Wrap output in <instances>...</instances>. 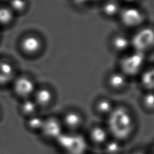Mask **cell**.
Returning a JSON list of instances; mask_svg holds the SVG:
<instances>
[{"label":"cell","instance_id":"obj_1","mask_svg":"<svg viewBox=\"0 0 154 154\" xmlns=\"http://www.w3.org/2000/svg\"><path fill=\"white\" fill-rule=\"evenodd\" d=\"M106 119V128L109 134L120 143L130 139L135 131L134 116L131 109L124 104L116 105Z\"/></svg>","mask_w":154,"mask_h":154},{"label":"cell","instance_id":"obj_14","mask_svg":"<svg viewBox=\"0 0 154 154\" xmlns=\"http://www.w3.org/2000/svg\"><path fill=\"white\" fill-rule=\"evenodd\" d=\"M116 106L110 98L106 96H101L97 98L93 104V109L97 116L106 118L111 114Z\"/></svg>","mask_w":154,"mask_h":154},{"label":"cell","instance_id":"obj_2","mask_svg":"<svg viewBox=\"0 0 154 154\" xmlns=\"http://www.w3.org/2000/svg\"><path fill=\"white\" fill-rule=\"evenodd\" d=\"M117 19L124 29L132 32L147 23V14L140 5H123Z\"/></svg>","mask_w":154,"mask_h":154},{"label":"cell","instance_id":"obj_21","mask_svg":"<svg viewBox=\"0 0 154 154\" xmlns=\"http://www.w3.org/2000/svg\"><path fill=\"white\" fill-rule=\"evenodd\" d=\"M43 119H42V118H40L39 116H37L35 115L30 118L28 122V125L29 126V128L33 129V130H41L43 125Z\"/></svg>","mask_w":154,"mask_h":154},{"label":"cell","instance_id":"obj_4","mask_svg":"<svg viewBox=\"0 0 154 154\" xmlns=\"http://www.w3.org/2000/svg\"><path fill=\"white\" fill-rule=\"evenodd\" d=\"M130 35L133 51L147 56L154 50V25L147 23Z\"/></svg>","mask_w":154,"mask_h":154},{"label":"cell","instance_id":"obj_9","mask_svg":"<svg viewBox=\"0 0 154 154\" xmlns=\"http://www.w3.org/2000/svg\"><path fill=\"white\" fill-rule=\"evenodd\" d=\"M63 128H66L71 133L78 131L82 127L85 122V118L81 112L75 109L66 111L60 118Z\"/></svg>","mask_w":154,"mask_h":154},{"label":"cell","instance_id":"obj_15","mask_svg":"<svg viewBox=\"0 0 154 154\" xmlns=\"http://www.w3.org/2000/svg\"><path fill=\"white\" fill-rule=\"evenodd\" d=\"M139 77L144 91H154V68H146Z\"/></svg>","mask_w":154,"mask_h":154},{"label":"cell","instance_id":"obj_18","mask_svg":"<svg viewBox=\"0 0 154 154\" xmlns=\"http://www.w3.org/2000/svg\"><path fill=\"white\" fill-rule=\"evenodd\" d=\"M38 106L35 103L32 99L29 98L24 100L23 102L21 104V111L24 114L32 116L36 114L38 110Z\"/></svg>","mask_w":154,"mask_h":154},{"label":"cell","instance_id":"obj_5","mask_svg":"<svg viewBox=\"0 0 154 154\" xmlns=\"http://www.w3.org/2000/svg\"><path fill=\"white\" fill-rule=\"evenodd\" d=\"M109 46L112 53L121 57L133 50L131 35L123 32H116L110 37Z\"/></svg>","mask_w":154,"mask_h":154},{"label":"cell","instance_id":"obj_23","mask_svg":"<svg viewBox=\"0 0 154 154\" xmlns=\"http://www.w3.org/2000/svg\"><path fill=\"white\" fill-rule=\"evenodd\" d=\"M103 0H90L91 3V4H98V3H100L102 2Z\"/></svg>","mask_w":154,"mask_h":154},{"label":"cell","instance_id":"obj_11","mask_svg":"<svg viewBox=\"0 0 154 154\" xmlns=\"http://www.w3.org/2000/svg\"><path fill=\"white\" fill-rule=\"evenodd\" d=\"M63 128L60 118L51 116L44 120L41 131L47 138L57 140L62 135Z\"/></svg>","mask_w":154,"mask_h":154},{"label":"cell","instance_id":"obj_19","mask_svg":"<svg viewBox=\"0 0 154 154\" xmlns=\"http://www.w3.org/2000/svg\"><path fill=\"white\" fill-rule=\"evenodd\" d=\"M13 75V68L10 64L0 62V83H5Z\"/></svg>","mask_w":154,"mask_h":154},{"label":"cell","instance_id":"obj_13","mask_svg":"<svg viewBox=\"0 0 154 154\" xmlns=\"http://www.w3.org/2000/svg\"><path fill=\"white\" fill-rule=\"evenodd\" d=\"M109 134L106 127L101 125H94L91 128L89 133V139L95 146H104L109 141Z\"/></svg>","mask_w":154,"mask_h":154},{"label":"cell","instance_id":"obj_7","mask_svg":"<svg viewBox=\"0 0 154 154\" xmlns=\"http://www.w3.org/2000/svg\"><path fill=\"white\" fill-rule=\"evenodd\" d=\"M129 79L119 70L109 72L106 79V85L108 89L114 93H120L128 89Z\"/></svg>","mask_w":154,"mask_h":154},{"label":"cell","instance_id":"obj_10","mask_svg":"<svg viewBox=\"0 0 154 154\" xmlns=\"http://www.w3.org/2000/svg\"><path fill=\"white\" fill-rule=\"evenodd\" d=\"M56 99V93L51 87L48 85L37 87L32 95V100L38 108H48L53 105Z\"/></svg>","mask_w":154,"mask_h":154},{"label":"cell","instance_id":"obj_8","mask_svg":"<svg viewBox=\"0 0 154 154\" xmlns=\"http://www.w3.org/2000/svg\"><path fill=\"white\" fill-rule=\"evenodd\" d=\"M36 89L37 86L35 81L31 77L26 76L18 77L13 85L15 94L24 100L32 97Z\"/></svg>","mask_w":154,"mask_h":154},{"label":"cell","instance_id":"obj_6","mask_svg":"<svg viewBox=\"0 0 154 154\" xmlns=\"http://www.w3.org/2000/svg\"><path fill=\"white\" fill-rule=\"evenodd\" d=\"M43 48L44 42L42 38L34 33L24 36L20 42L21 51L27 56H37L43 51Z\"/></svg>","mask_w":154,"mask_h":154},{"label":"cell","instance_id":"obj_16","mask_svg":"<svg viewBox=\"0 0 154 154\" xmlns=\"http://www.w3.org/2000/svg\"><path fill=\"white\" fill-rule=\"evenodd\" d=\"M140 103L145 112H154V91H144L140 99Z\"/></svg>","mask_w":154,"mask_h":154},{"label":"cell","instance_id":"obj_3","mask_svg":"<svg viewBox=\"0 0 154 154\" xmlns=\"http://www.w3.org/2000/svg\"><path fill=\"white\" fill-rule=\"evenodd\" d=\"M147 56L132 50L120 57L118 69L130 79L139 77L146 68Z\"/></svg>","mask_w":154,"mask_h":154},{"label":"cell","instance_id":"obj_22","mask_svg":"<svg viewBox=\"0 0 154 154\" xmlns=\"http://www.w3.org/2000/svg\"><path fill=\"white\" fill-rule=\"evenodd\" d=\"M142 0H120L123 5H139Z\"/></svg>","mask_w":154,"mask_h":154},{"label":"cell","instance_id":"obj_17","mask_svg":"<svg viewBox=\"0 0 154 154\" xmlns=\"http://www.w3.org/2000/svg\"><path fill=\"white\" fill-rule=\"evenodd\" d=\"M14 14L10 8L0 7V24L2 26L9 25L12 23Z\"/></svg>","mask_w":154,"mask_h":154},{"label":"cell","instance_id":"obj_12","mask_svg":"<svg viewBox=\"0 0 154 154\" xmlns=\"http://www.w3.org/2000/svg\"><path fill=\"white\" fill-rule=\"evenodd\" d=\"M123 7L120 0H103L100 3V12L104 18L117 19Z\"/></svg>","mask_w":154,"mask_h":154},{"label":"cell","instance_id":"obj_20","mask_svg":"<svg viewBox=\"0 0 154 154\" xmlns=\"http://www.w3.org/2000/svg\"><path fill=\"white\" fill-rule=\"evenodd\" d=\"M104 147L108 154H118L121 148L120 142L115 139L114 141H108L104 145Z\"/></svg>","mask_w":154,"mask_h":154}]
</instances>
